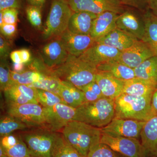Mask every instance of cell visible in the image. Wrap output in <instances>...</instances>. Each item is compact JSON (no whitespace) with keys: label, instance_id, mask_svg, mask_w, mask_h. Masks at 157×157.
I'll list each match as a JSON object with an SVG mask.
<instances>
[{"label":"cell","instance_id":"obj_31","mask_svg":"<svg viewBox=\"0 0 157 157\" xmlns=\"http://www.w3.org/2000/svg\"><path fill=\"white\" fill-rule=\"evenodd\" d=\"M60 80L52 74L47 75L41 81L30 85L28 86L48 91L57 94L59 95V86Z\"/></svg>","mask_w":157,"mask_h":157},{"label":"cell","instance_id":"obj_34","mask_svg":"<svg viewBox=\"0 0 157 157\" xmlns=\"http://www.w3.org/2000/svg\"><path fill=\"white\" fill-rule=\"evenodd\" d=\"M81 90L84 93L85 103L94 102L104 97L95 80L86 86Z\"/></svg>","mask_w":157,"mask_h":157},{"label":"cell","instance_id":"obj_5","mask_svg":"<svg viewBox=\"0 0 157 157\" xmlns=\"http://www.w3.org/2000/svg\"><path fill=\"white\" fill-rule=\"evenodd\" d=\"M73 13L67 0H53L43 30V39L60 36L67 29Z\"/></svg>","mask_w":157,"mask_h":157},{"label":"cell","instance_id":"obj_35","mask_svg":"<svg viewBox=\"0 0 157 157\" xmlns=\"http://www.w3.org/2000/svg\"><path fill=\"white\" fill-rule=\"evenodd\" d=\"M9 64L7 60H1L0 64V90L1 91H4L14 82L11 80Z\"/></svg>","mask_w":157,"mask_h":157},{"label":"cell","instance_id":"obj_33","mask_svg":"<svg viewBox=\"0 0 157 157\" xmlns=\"http://www.w3.org/2000/svg\"><path fill=\"white\" fill-rule=\"evenodd\" d=\"M5 150L6 155L9 157H33L31 155L28 147L23 140L21 135L16 144Z\"/></svg>","mask_w":157,"mask_h":157},{"label":"cell","instance_id":"obj_26","mask_svg":"<svg viewBox=\"0 0 157 157\" xmlns=\"http://www.w3.org/2000/svg\"><path fill=\"white\" fill-rule=\"evenodd\" d=\"M51 157H84L66 140L62 133L56 132L52 150Z\"/></svg>","mask_w":157,"mask_h":157},{"label":"cell","instance_id":"obj_13","mask_svg":"<svg viewBox=\"0 0 157 157\" xmlns=\"http://www.w3.org/2000/svg\"><path fill=\"white\" fill-rule=\"evenodd\" d=\"M121 52L116 48L96 43L79 57L96 68L105 63L117 60Z\"/></svg>","mask_w":157,"mask_h":157},{"label":"cell","instance_id":"obj_14","mask_svg":"<svg viewBox=\"0 0 157 157\" xmlns=\"http://www.w3.org/2000/svg\"><path fill=\"white\" fill-rule=\"evenodd\" d=\"M153 56L155 54L147 44L137 40L132 46L121 52L117 61L134 69Z\"/></svg>","mask_w":157,"mask_h":157},{"label":"cell","instance_id":"obj_10","mask_svg":"<svg viewBox=\"0 0 157 157\" xmlns=\"http://www.w3.org/2000/svg\"><path fill=\"white\" fill-rule=\"evenodd\" d=\"M73 12L86 11L98 15L105 11L121 14L125 11L117 0H67Z\"/></svg>","mask_w":157,"mask_h":157},{"label":"cell","instance_id":"obj_38","mask_svg":"<svg viewBox=\"0 0 157 157\" xmlns=\"http://www.w3.org/2000/svg\"><path fill=\"white\" fill-rule=\"evenodd\" d=\"M63 82L70 90V93L73 96V99L76 101L78 107L85 103L84 94L82 90L71 83L66 82Z\"/></svg>","mask_w":157,"mask_h":157},{"label":"cell","instance_id":"obj_36","mask_svg":"<svg viewBox=\"0 0 157 157\" xmlns=\"http://www.w3.org/2000/svg\"><path fill=\"white\" fill-rule=\"evenodd\" d=\"M41 8L29 5L26 9V14L29 21L35 28L40 29L42 25Z\"/></svg>","mask_w":157,"mask_h":157},{"label":"cell","instance_id":"obj_15","mask_svg":"<svg viewBox=\"0 0 157 157\" xmlns=\"http://www.w3.org/2000/svg\"><path fill=\"white\" fill-rule=\"evenodd\" d=\"M3 93L7 106H17L29 103L39 104L36 88L25 85L14 83Z\"/></svg>","mask_w":157,"mask_h":157},{"label":"cell","instance_id":"obj_22","mask_svg":"<svg viewBox=\"0 0 157 157\" xmlns=\"http://www.w3.org/2000/svg\"><path fill=\"white\" fill-rule=\"evenodd\" d=\"M97 14L86 11L73 12L69 25L68 30L73 33L90 35L94 20Z\"/></svg>","mask_w":157,"mask_h":157},{"label":"cell","instance_id":"obj_20","mask_svg":"<svg viewBox=\"0 0 157 157\" xmlns=\"http://www.w3.org/2000/svg\"><path fill=\"white\" fill-rule=\"evenodd\" d=\"M137 40L124 31L116 28L96 40V43L108 45L122 52L132 46Z\"/></svg>","mask_w":157,"mask_h":157},{"label":"cell","instance_id":"obj_11","mask_svg":"<svg viewBox=\"0 0 157 157\" xmlns=\"http://www.w3.org/2000/svg\"><path fill=\"white\" fill-rule=\"evenodd\" d=\"M44 109L47 128L53 132H60L76 115V108L63 103Z\"/></svg>","mask_w":157,"mask_h":157},{"label":"cell","instance_id":"obj_32","mask_svg":"<svg viewBox=\"0 0 157 157\" xmlns=\"http://www.w3.org/2000/svg\"><path fill=\"white\" fill-rule=\"evenodd\" d=\"M86 157H124L110 148L106 144L99 142L91 148Z\"/></svg>","mask_w":157,"mask_h":157},{"label":"cell","instance_id":"obj_50","mask_svg":"<svg viewBox=\"0 0 157 157\" xmlns=\"http://www.w3.org/2000/svg\"><path fill=\"white\" fill-rule=\"evenodd\" d=\"M7 155H6V151L5 149L2 145H0V157L3 156Z\"/></svg>","mask_w":157,"mask_h":157},{"label":"cell","instance_id":"obj_25","mask_svg":"<svg viewBox=\"0 0 157 157\" xmlns=\"http://www.w3.org/2000/svg\"><path fill=\"white\" fill-rule=\"evenodd\" d=\"M145 22V33L143 41L147 44L157 56V16L147 11L143 15Z\"/></svg>","mask_w":157,"mask_h":157},{"label":"cell","instance_id":"obj_29","mask_svg":"<svg viewBox=\"0 0 157 157\" xmlns=\"http://www.w3.org/2000/svg\"><path fill=\"white\" fill-rule=\"evenodd\" d=\"M31 129L25 124L9 114L3 115L0 120L1 137L12 134L15 131H26Z\"/></svg>","mask_w":157,"mask_h":157},{"label":"cell","instance_id":"obj_51","mask_svg":"<svg viewBox=\"0 0 157 157\" xmlns=\"http://www.w3.org/2000/svg\"><path fill=\"white\" fill-rule=\"evenodd\" d=\"M4 24V20H3L2 14V12L0 11V26L3 25Z\"/></svg>","mask_w":157,"mask_h":157},{"label":"cell","instance_id":"obj_24","mask_svg":"<svg viewBox=\"0 0 157 157\" xmlns=\"http://www.w3.org/2000/svg\"><path fill=\"white\" fill-rule=\"evenodd\" d=\"M97 69L98 71L108 73L115 78L124 81L136 77L134 69L117 60L103 64L98 66Z\"/></svg>","mask_w":157,"mask_h":157},{"label":"cell","instance_id":"obj_52","mask_svg":"<svg viewBox=\"0 0 157 157\" xmlns=\"http://www.w3.org/2000/svg\"><path fill=\"white\" fill-rule=\"evenodd\" d=\"M0 157H9L8 156V155H5V156H3Z\"/></svg>","mask_w":157,"mask_h":157},{"label":"cell","instance_id":"obj_19","mask_svg":"<svg viewBox=\"0 0 157 157\" xmlns=\"http://www.w3.org/2000/svg\"><path fill=\"white\" fill-rule=\"evenodd\" d=\"M119 15L112 11H105L97 15L93 22L90 36L96 41L115 29Z\"/></svg>","mask_w":157,"mask_h":157},{"label":"cell","instance_id":"obj_1","mask_svg":"<svg viewBox=\"0 0 157 157\" xmlns=\"http://www.w3.org/2000/svg\"><path fill=\"white\" fill-rule=\"evenodd\" d=\"M97 73V68L79 57L70 54L63 64L51 71L52 76L61 81L71 83L80 90L95 81Z\"/></svg>","mask_w":157,"mask_h":157},{"label":"cell","instance_id":"obj_44","mask_svg":"<svg viewBox=\"0 0 157 157\" xmlns=\"http://www.w3.org/2000/svg\"><path fill=\"white\" fill-rule=\"evenodd\" d=\"M155 116H157V87L153 93L152 96L150 112L148 119Z\"/></svg>","mask_w":157,"mask_h":157},{"label":"cell","instance_id":"obj_3","mask_svg":"<svg viewBox=\"0 0 157 157\" xmlns=\"http://www.w3.org/2000/svg\"><path fill=\"white\" fill-rule=\"evenodd\" d=\"M114 117V100L103 97L94 102H85L76 108L74 121L101 128L108 124Z\"/></svg>","mask_w":157,"mask_h":157},{"label":"cell","instance_id":"obj_40","mask_svg":"<svg viewBox=\"0 0 157 157\" xmlns=\"http://www.w3.org/2000/svg\"><path fill=\"white\" fill-rule=\"evenodd\" d=\"M11 45L8 39L0 36V57L1 60H6L11 53Z\"/></svg>","mask_w":157,"mask_h":157},{"label":"cell","instance_id":"obj_37","mask_svg":"<svg viewBox=\"0 0 157 157\" xmlns=\"http://www.w3.org/2000/svg\"><path fill=\"white\" fill-rule=\"evenodd\" d=\"M59 95L63 99L65 104L68 106L75 108L78 107L76 101L73 99L70 90L63 82L61 80L59 86Z\"/></svg>","mask_w":157,"mask_h":157},{"label":"cell","instance_id":"obj_27","mask_svg":"<svg viewBox=\"0 0 157 157\" xmlns=\"http://www.w3.org/2000/svg\"><path fill=\"white\" fill-rule=\"evenodd\" d=\"M134 71L135 77L157 85V56L151 57L144 61L134 69Z\"/></svg>","mask_w":157,"mask_h":157},{"label":"cell","instance_id":"obj_4","mask_svg":"<svg viewBox=\"0 0 157 157\" xmlns=\"http://www.w3.org/2000/svg\"><path fill=\"white\" fill-rule=\"evenodd\" d=\"M152 96L137 97L122 94L114 100V117L146 121L149 117Z\"/></svg>","mask_w":157,"mask_h":157},{"label":"cell","instance_id":"obj_21","mask_svg":"<svg viewBox=\"0 0 157 157\" xmlns=\"http://www.w3.org/2000/svg\"><path fill=\"white\" fill-rule=\"evenodd\" d=\"M140 137L147 155L157 157V116L145 121Z\"/></svg>","mask_w":157,"mask_h":157},{"label":"cell","instance_id":"obj_12","mask_svg":"<svg viewBox=\"0 0 157 157\" xmlns=\"http://www.w3.org/2000/svg\"><path fill=\"white\" fill-rule=\"evenodd\" d=\"M69 55L59 37L52 39L40 51L41 60L45 66L51 70L63 64Z\"/></svg>","mask_w":157,"mask_h":157},{"label":"cell","instance_id":"obj_16","mask_svg":"<svg viewBox=\"0 0 157 157\" xmlns=\"http://www.w3.org/2000/svg\"><path fill=\"white\" fill-rule=\"evenodd\" d=\"M117 28L124 31L139 40L143 41L145 33L144 16L134 11H125L120 14L116 22Z\"/></svg>","mask_w":157,"mask_h":157},{"label":"cell","instance_id":"obj_39","mask_svg":"<svg viewBox=\"0 0 157 157\" xmlns=\"http://www.w3.org/2000/svg\"><path fill=\"white\" fill-rule=\"evenodd\" d=\"M1 11L2 14L4 23L17 24L18 21V9L10 8Z\"/></svg>","mask_w":157,"mask_h":157},{"label":"cell","instance_id":"obj_9","mask_svg":"<svg viewBox=\"0 0 157 157\" xmlns=\"http://www.w3.org/2000/svg\"><path fill=\"white\" fill-rule=\"evenodd\" d=\"M145 121L114 117L106 126L101 128V133L115 137L137 139Z\"/></svg>","mask_w":157,"mask_h":157},{"label":"cell","instance_id":"obj_2","mask_svg":"<svg viewBox=\"0 0 157 157\" xmlns=\"http://www.w3.org/2000/svg\"><path fill=\"white\" fill-rule=\"evenodd\" d=\"M60 132L68 143L84 157L101 141V128L78 121L70 122Z\"/></svg>","mask_w":157,"mask_h":157},{"label":"cell","instance_id":"obj_46","mask_svg":"<svg viewBox=\"0 0 157 157\" xmlns=\"http://www.w3.org/2000/svg\"><path fill=\"white\" fill-rule=\"evenodd\" d=\"M11 61L14 63H21L20 52L19 50H14L11 52L10 55Z\"/></svg>","mask_w":157,"mask_h":157},{"label":"cell","instance_id":"obj_30","mask_svg":"<svg viewBox=\"0 0 157 157\" xmlns=\"http://www.w3.org/2000/svg\"><path fill=\"white\" fill-rule=\"evenodd\" d=\"M36 91L37 100L43 107H52L60 103L66 104L61 97L55 93L36 88Z\"/></svg>","mask_w":157,"mask_h":157},{"label":"cell","instance_id":"obj_45","mask_svg":"<svg viewBox=\"0 0 157 157\" xmlns=\"http://www.w3.org/2000/svg\"><path fill=\"white\" fill-rule=\"evenodd\" d=\"M21 58V63L23 64L28 63L31 61V54L30 52L28 49L23 48L20 49Z\"/></svg>","mask_w":157,"mask_h":157},{"label":"cell","instance_id":"obj_17","mask_svg":"<svg viewBox=\"0 0 157 157\" xmlns=\"http://www.w3.org/2000/svg\"><path fill=\"white\" fill-rule=\"evenodd\" d=\"M60 39L69 54L79 57L96 43L95 39L90 35H78L67 29Z\"/></svg>","mask_w":157,"mask_h":157},{"label":"cell","instance_id":"obj_7","mask_svg":"<svg viewBox=\"0 0 157 157\" xmlns=\"http://www.w3.org/2000/svg\"><path fill=\"white\" fill-rule=\"evenodd\" d=\"M7 113L21 121L30 128H47L44 107L39 104L7 106Z\"/></svg>","mask_w":157,"mask_h":157},{"label":"cell","instance_id":"obj_49","mask_svg":"<svg viewBox=\"0 0 157 157\" xmlns=\"http://www.w3.org/2000/svg\"><path fill=\"white\" fill-rule=\"evenodd\" d=\"M24 64L23 63H14L13 64V71L16 72H21L24 70Z\"/></svg>","mask_w":157,"mask_h":157},{"label":"cell","instance_id":"obj_23","mask_svg":"<svg viewBox=\"0 0 157 157\" xmlns=\"http://www.w3.org/2000/svg\"><path fill=\"white\" fill-rule=\"evenodd\" d=\"M157 85L142 78H135L125 81L122 94L137 97L152 95Z\"/></svg>","mask_w":157,"mask_h":157},{"label":"cell","instance_id":"obj_41","mask_svg":"<svg viewBox=\"0 0 157 157\" xmlns=\"http://www.w3.org/2000/svg\"><path fill=\"white\" fill-rule=\"evenodd\" d=\"M1 35L6 39H12L16 35L17 32L16 24L4 23L0 26Z\"/></svg>","mask_w":157,"mask_h":157},{"label":"cell","instance_id":"obj_48","mask_svg":"<svg viewBox=\"0 0 157 157\" xmlns=\"http://www.w3.org/2000/svg\"><path fill=\"white\" fill-rule=\"evenodd\" d=\"M148 6L153 13L157 16V0H148Z\"/></svg>","mask_w":157,"mask_h":157},{"label":"cell","instance_id":"obj_8","mask_svg":"<svg viewBox=\"0 0 157 157\" xmlns=\"http://www.w3.org/2000/svg\"><path fill=\"white\" fill-rule=\"evenodd\" d=\"M100 142L124 157H146L143 146L136 138L115 137L101 133Z\"/></svg>","mask_w":157,"mask_h":157},{"label":"cell","instance_id":"obj_18","mask_svg":"<svg viewBox=\"0 0 157 157\" xmlns=\"http://www.w3.org/2000/svg\"><path fill=\"white\" fill-rule=\"evenodd\" d=\"M95 81L104 97L115 100L122 94L125 81L116 78L108 73L98 71Z\"/></svg>","mask_w":157,"mask_h":157},{"label":"cell","instance_id":"obj_6","mask_svg":"<svg viewBox=\"0 0 157 157\" xmlns=\"http://www.w3.org/2000/svg\"><path fill=\"white\" fill-rule=\"evenodd\" d=\"M47 128H33L23 131L20 135L32 156L51 157L52 150L56 135Z\"/></svg>","mask_w":157,"mask_h":157},{"label":"cell","instance_id":"obj_28","mask_svg":"<svg viewBox=\"0 0 157 157\" xmlns=\"http://www.w3.org/2000/svg\"><path fill=\"white\" fill-rule=\"evenodd\" d=\"M49 73H42L37 70L29 69L21 72H16L11 70V80L14 83L29 86L38 82L45 78Z\"/></svg>","mask_w":157,"mask_h":157},{"label":"cell","instance_id":"obj_42","mask_svg":"<svg viewBox=\"0 0 157 157\" xmlns=\"http://www.w3.org/2000/svg\"><path fill=\"white\" fill-rule=\"evenodd\" d=\"M122 5H125L143 10L148 6V0H117Z\"/></svg>","mask_w":157,"mask_h":157},{"label":"cell","instance_id":"obj_47","mask_svg":"<svg viewBox=\"0 0 157 157\" xmlns=\"http://www.w3.org/2000/svg\"><path fill=\"white\" fill-rule=\"evenodd\" d=\"M30 6H36L42 9L46 0H27Z\"/></svg>","mask_w":157,"mask_h":157},{"label":"cell","instance_id":"obj_43","mask_svg":"<svg viewBox=\"0 0 157 157\" xmlns=\"http://www.w3.org/2000/svg\"><path fill=\"white\" fill-rule=\"evenodd\" d=\"M21 3V0H0V11L10 8L19 9Z\"/></svg>","mask_w":157,"mask_h":157}]
</instances>
